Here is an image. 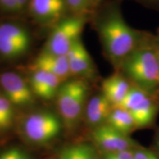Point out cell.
Returning <instances> with one entry per match:
<instances>
[{"instance_id": "cell-1", "label": "cell", "mask_w": 159, "mask_h": 159, "mask_svg": "<svg viewBox=\"0 0 159 159\" xmlns=\"http://www.w3.org/2000/svg\"><path fill=\"white\" fill-rule=\"evenodd\" d=\"M96 12L99 41L105 57L116 71L133 52L154 36L148 32L133 28L126 22L119 0L105 2Z\"/></svg>"}, {"instance_id": "cell-2", "label": "cell", "mask_w": 159, "mask_h": 159, "mask_svg": "<svg viewBox=\"0 0 159 159\" xmlns=\"http://www.w3.org/2000/svg\"><path fill=\"white\" fill-rule=\"evenodd\" d=\"M155 35L122 63L116 71L142 90L159 94V63L154 47Z\"/></svg>"}, {"instance_id": "cell-3", "label": "cell", "mask_w": 159, "mask_h": 159, "mask_svg": "<svg viewBox=\"0 0 159 159\" xmlns=\"http://www.w3.org/2000/svg\"><path fill=\"white\" fill-rule=\"evenodd\" d=\"M88 93L89 86L84 79L67 80L61 84L56 96L57 104L60 115L68 128L78 122Z\"/></svg>"}, {"instance_id": "cell-4", "label": "cell", "mask_w": 159, "mask_h": 159, "mask_svg": "<svg viewBox=\"0 0 159 159\" xmlns=\"http://www.w3.org/2000/svg\"><path fill=\"white\" fill-rule=\"evenodd\" d=\"M85 21V16L75 15L61 19L53 26L43 51L66 55L75 43L80 39Z\"/></svg>"}, {"instance_id": "cell-5", "label": "cell", "mask_w": 159, "mask_h": 159, "mask_svg": "<svg viewBox=\"0 0 159 159\" xmlns=\"http://www.w3.org/2000/svg\"><path fill=\"white\" fill-rule=\"evenodd\" d=\"M159 94H154L133 85L118 106L128 111L136 128H146L153 123L159 109Z\"/></svg>"}, {"instance_id": "cell-6", "label": "cell", "mask_w": 159, "mask_h": 159, "mask_svg": "<svg viewBox=\"0 0 159 159\" xmlns=\"http://www.w3.org/2000/svg\"><path fill=\"white\" fill-rule=\"evenodd\" d=\"M32 37L28 30L20 24H0V57L7 61L21 58L29 52Z\"/></svg>"}, {"instance_id": "cell-7", "label": "cell", "mask_w": 159, "mask_h": 159, "mask_svg": "<svg viewBox=\"0 0 159 159\" xmlns=\"http://www.w3.org/2000/svg\"><path fill=\"white\" fill-rule=\"evenodd\" d=\"M62 129L61 119L50 111H39L25 119L23 131L31 142L45 144L56 138Z\"/></svg>"}, {"instance_id": "cell-8", "label": "cell", "mask_w": 159, "mask_h": 159, "mask_svg": "<svg viewBox=\"0 0 159 159\" xmlns=\"http://www.w3.org/2000/svg\"><path fill=\"white\" fill-rule=\"evenodd\" d=\"M0 87L2 94L14 107H27L35 102L29 81L14 71H5L0 74Z\"/></svg>"}, {"instance_id": "cell-9", "label": "cell", "mask_w": 159, "mask_h": 159, "mask_svg": "<svg viewBox=\"0 0 159 159\" xmlns=\"http://www.w3.org/2000/svg\"><path fill=\"white\" fill-rule=\"evenodd\" d=\"M67 11L65 0H30L28 11L38 22L55 25L66 17Z\"/></svg>"}, {"instance_id": "cell-10", "label": "cell", "mask_w": 159, "mask_h": 159, "mask_svg": "<svg viewBox=\"0 0 159 159\" xmlns=\"http://www.w3.org/2000/svg\"><path fill=\"white\" fill-rule=\"evenodd\" d=\"M92 137L95 143L105 152L130 150L135 143L128 135L115 130L106 123L94 128Z\"/></svg>"}, {"instance_id": "cell-11", "label": "cell", "mask_w": 159, "mask_h": 159, "mask_svg": "<svg viewBox=\"0 0 159 159\" xmlns=\"http://www.w3.org/2000/svg\"><path fill=\"white\" fill-rule=\"evenodd\" d=\"M71 76L86 79L94 77L96 73L91 56L81 39L75 43L66 54Z\"/></svg>"}, {"instance_id": "cell-12", "label": "cell", "mask_w": 159, "mask_h": 159, "mask_svg": "<svg viewBox=\"0 0 159 159\" xmlns=\"http://www.w3.org/2000/svg\"><path fill=\"white\" fill-rule=\"evenodd\" d=\"M28 81L35 96L44 100L56 97L63 83L59 77L42 70H33Z\"/></svg>"}, {"instance_id": "cell-13", "label": "cell", "mask_w": 159, "mask_h": 159, "mask_svg": "<svg viewBox=\"0 0 159 159\" xmlns=\"http://www.w3.org/2000/svg\"><path fill=\"white\" fill-rule=\"evenodd\" d=\"M33 70H42L55 75L63 82L71 77L66 55H59L43 51L33 61Z\"/></svg>"}, {"instance_id": "cell-14", "label": "cell", "mask_w": 159, "mask_h": 159, "mask_svg": "<svg viewBox=\"0 0 159 159\" xmlns=\"http://www.w3.org/2000/svg\"><path fill=\"white\" fill-rule=\"evenodd\" d=\"M132 83L120 71L104 79L101 85V92L114 107L122 102L132 88Z\"/></svg>"}, {"instance_id": "cell-15", "label": "cell", "mask_w": 159, "mask_h": 159, "mask_svg": "<svg viewBox=\"0 0 159 159\" xmlns=\"http://www.w3.org/2000/svg\"><path fill=\"white\" fill-rule=\"evenodd\" d=\"M113 106L102 92L89 99L86 107V120L91 126L96 128L106 123Z\"/></svg>"}, {"instance_id": "cell-16", "label": "cell", "mask_w": 159, "mask_h": 159, "mask_svg": "<svg viewBox=\"0 0 159 159\" xmlns=\"http://www.w3.org/2000/svg\"><path fill=\"white\" fill-rule=\"evenodd\" d=\"M106 124L123 134L128 135L136 128V123L132 115L128 111L114 107L106 121Z\"/></svg>"}, {"instance_id": "cell-17", "label": "cell", "mask_w": 159, "mask_h": 159, "mask_svg": "<svg viewBox=\"0 0 159 159\" xmlns=\"http://www.w3.org/2000/svg\"><path fill=\"white\" fill-rule=\"evenodd\" d=\"M58 159H97V156L91 145L78 144L63 148Z\"/></svg>"}, {"instance_id": "cell-18", "label": "cell", "mask_w": 159, "mask_h": 159, "mask_svg": "<svg viewBox=\"0 0 159 159\" xmlns=\"http://www.w3.org/2000/svg\"><path fill=\"white\" fill-rule=\"evenodd\" d=\"M14 108L2 94H0V133L11 128L14 121Z\"/></svg>"}, {"instance_id": "cell-19", "label": "cell", "mask_w": 159, "mask_h": 159, "mask_svg": "<svg viewBox=\"0 0 159 159\" xmlns=\"http://www.w3.org/2000/svg\"><path fill=\"white\" fill-rule=\"evenodd\" d=\"M67 8L75 16H86L89 13L95 12L89 0H65Z\"/></svg>"}, {"instance_id": "cell-20", "label": "cell", "mask_w": 159, "mask_h": 159, "mask_svg": "<svg viewBox=\"0 0 159 159\" xmlns=\"http://www.w3.org/2000/svg\"><path fill=\"white\" fill-rule=\"evenodd\" d=\"M0 159H30V158L21 149L13 148L1 152Z\"/></svg>"}, {"instance_id": "cell-21", "label": "cell", "mask_w": 159, "mask_h": 159, "mask_svg": "<svg viewBox=\"0 0 159 159\" xmlns=\"http://www.w3.org/2000/svg\"><path fill=\"white\" fill-rule=\"evenodd\" d=\"M0 11L8 14H18V7L16 0H0Z\"/></svg>"}, {"instance_id": "cell-22", "label": "cell", "mask_w": 159, "mask_h": 159, "mask_svg": "<svg viewBox=\"0 0 159 159\" xmlns=\"http://www.w3.org/2000/svg\"><path fill=\"white\" fill-rule=\"evenodd\" d=\"M103 159H134V152L131 150L114 152H105Z\"/></svg>"}, {"instance_id": "cell-23", "label": "cell", "mask_w": 159, "mask_h": 159, "mask_svg": "<svg viewBox=\"0 0 159 159\" xmlns=\"http://www.w3.org/2000/svg\"><path fill=\"white\" fill-rule=\"evenodd\" d=\"M133 152H134V159H158L153 152L148 150L139 149Z\"/></svg>"}, {"instance_id": "cell-24", "label": "cell", "mask_w": 159, "mask_h": 159, "mask_svg": "<svg viewBox=\"0 0 159 159\" xmlns=\"http://www.w3.org/2000/svg\"><path fill=\"white\" fill-rule=\"evenodd\" d=\"M145 7L159 11V0H134Z\"/></svg>"}, {"instance_id": "cell-25", "label": "cell", "mask_w": 159, "mask_h": 159, "mask_svg": "<svg viewBox=\"0 0 159 159\" xmlns=\"http://www.w3.org/2000/svg\"><path fill=\"white\" fill-rule=\"evenodd\" d=\"M16 1L19 13H22L26 11H28L30 0H16Z\"/></svg>"}, {"instance_id": "cell-26", "label": "cell", "mask_w": 159, "mask_h": 159, "mask_svg": "<svg viewBox=\"0 0 159 159\" xmlns=\"http://www.w3.org/2000/svg\"><path fill=\"white\" fill-rule=\"evenodd\" d=\"M105 0H91V2H92L93 7H94L95 12L97 9L102 5L103 2H105Z\"/></svg>"}, {"instance_id": "cell-27", "label": "cell", "mask_w": 159, "mask_h": 159, "mask_svg": "<svg viewBox=\"0 0 159 159\" xmlns=\"http://www.w3.org/2000/svg\"><path fill=\"white\" fill-rule=\"evenodd\" d=\"M154 47H155V51H156L157 58H158V63H159V43L156 42V38H155V41H154Z\"/></svg>"}, {"instance_id": "cell-28", "label": "cell", "mask_w": 159, "mask_h": 159, "mask_svg": "<svg viewBox=\"0 0 159 159\" xmlns=\"http://www.w3.org/2000/svg\"><path fill=\"white\" fill-rule=\"evenodd\" d=\"M155 38H156V42L158 43H159V33L156 35H155Z\"/></svg>"}, {"instance_id": "cell-29", "label": "cell", "mask_w": 159, "mask_h": 159, "mask_svg": "<svg viewBox=\"0 0 159 159\" xmlns=\"http://www.w3.org/2000/svg\"><path fill=\"white\" fill-rule=\"evenodd\" d=\"M158 148H159V132L158 134Z\"/></svg>"}]
</instances>
